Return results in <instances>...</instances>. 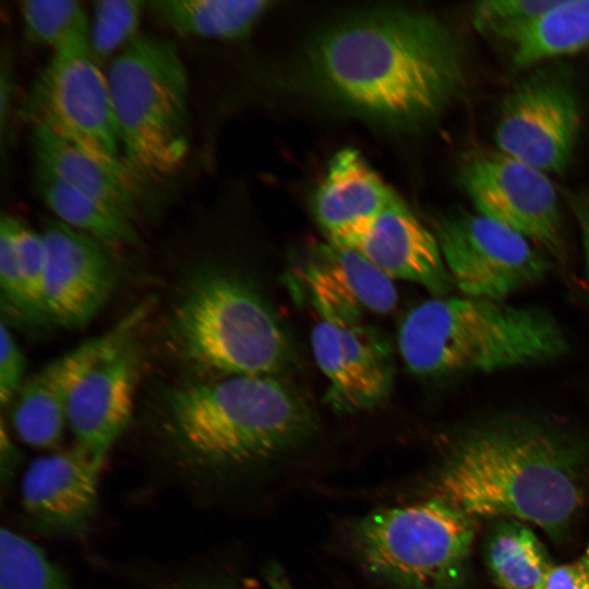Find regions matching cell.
<instances>
[{"label":"cell","instance_id":"obj_1","mask_svg":"<svg viewBox=\"0 0 589 589\" xmlns=\"http://www.w3.org/2000/svg\"><path fill=\"white\" fill-rule=\"evenodd\" d=\"M312 87L366 118L418 127L438 117L466 83L457 35L429 13L372 10L335 22L308 45Z\"/></svg>","mask_w":589,"mask_h":589},{"label":"cell","instance_id":"obj_2","mask_svg":"<svg viewBox=\"0 0 589 589\" xmlns=\"http://www.w3.org/2000/svg\"><path fill=\"white\" fill-rule=\"evenodd\" d=\"M589 470V436L550 417L488 414L466 426L433 481V497L477 518L536 524L553 539L569 529Z\"/></svg>","mask_w":589,"mask_h":589},{"label":"cell","instance_id":"obj_3","mask_svg":"<svg viewBox=\"0 0 589 589\" xmlns=\"http://www.w3.org/2000/svg\"><path fill=\"white\" fill-rule=\"evenodd\" d=\"M314 429L305 401L275 376L176 384L159 402L158 433L187 476L211 480L296 445Z\"/></svg>","mask_w":589,"mask_h":589},{"label":"cell","instance_id":"obj_4","mask_svg":"<svg viewBox=\"0 0 589 589\" xmlns=\"http://www.w3.org/2000/svg\"><path fill=\"white\" fill-rule=\"evenodd\" d=\"M398 348L411 373L446 377L551 362L566 353L568 340L557 320L541 308L444 296L407 314Z\"/></svg>","mask_w":589,"mask_h":589},{"label":"cell","instance_id":"obj_5","mask_svg":"<svg viewBox=\"0 0 589 589\" xmlns=\"http://www.w3.org/2000/svg\"><path fill=\"white\" fill-rule=\"evenodd\" d=\"M167 337L183 364L211 378L274 376L288 358L287 337L261 294L214 264L197 265L183 280Z\"/></svg>","mask_w":589,"mask_h":589},{"label":"cell","instance_id":"obj_6","mask_svg":"<svg viewBox=\"0 0 589 589\" xmlns=\"http://www.w3.org/2000/svg\"><path fill=\"white\" fill-rule=\"evenodd\" d=\"M122 159L139 181L178 171L189 152V76L175 44L139 35L105 71Z\"/></svg>","mask_w":589,"mask_h":589},{"label":"cell","instance_id":"obj_7","mask_svg":"<svg viewBox=\"0 0 589 589\" xmlns=\"http://www.w3.org/2000/svg\"><path fill=\"white\" fill-rule=\"evenodd\" d=\"M476 521L432 497L366 515L351 540L368 572L384 580L406 589H456L468 570Z\"/></svg>","mask_w":589,"mask_h":589},{"label":"cell","instance_id":"obj_8","mask_svg":"<svg viewBox=\"0 0 589 589\" xmlns=\"http://www.w3.org/2000/svg\"><path fill=\"white\" fill-rule=\"evenodd\" d=\"M22 113L32 128L45 129L107 161L124 164L107 76L88 41L52 52L35 77Z\"/></svg>","mask_w":589,"mask_h":589},{"label":"cell","instance_id":"obj_9","mask_svg":"<svg viewBox=\"0 0 589 589\" xmlns=\"http://www.w3.org/2000/svg\"><path fill=\"white\" fill-rule=\"evenodd\" d=\"M581 127V106L566 70L537 67L506 94L494 130L497 149L549 172L564 171Z\"/></svg>","mask_w":589,"mask_h":589},{"label":"cell","instance_id":"obj_10","mask_svg":"<svg viewBox=\"0 0 589 589\" xmlns=\"http://www.w3.org/2000/svg\"><path fill=\"white\" fill-rule=\"evenodd\" d=\"M435 236L454 287L466 297L506 301L550 268L530 240L477 212L443 218Z\"/></svg>","mask_w":589,"mask_h":589},{"label":"cell","instance_id":"obj_11","mask_svg":"<svg viewBox=\"0 0 589 589\" xmlns=\"http://www.w3.org/2000/svg\"><path fill=\"white\" fill-rule=\"evenodd\" d=\"M477 213L515 230L556 260L566 256L562 213L548 173L502 152H482L462 167Z\"/></svg>","mask_w":589,"mask_h":589},{"label":"cell","instance_id":"obj_12","mask_svg":"<svg viewBox=\"0 0 589 589\" xmlns=\"http://www.w3.org/2000/svg\"><path fill=\"white\" fill-rule=\"evenodd\" d=\"M151 308V301L139 304L110 330L62 353L25 380L11 413L14 431L23 442L40 448L59 443L75 385L97 362L134 336Z\"/></svg>","mask_w":589,"mask_h":589},{"label":"cell","instance_id":"obj_13","mask_svg":"<svg viewBox=\"0 0 589 589\" xmlns=\"http://www.w3.org/2000/svg\"><path fill=\"white\" fill-rule=\"evenodd\" d=\"M41 235L50 321L65 328L84 326L103 309L117 284L109 248L58 219L47 220Z\"/></svg>","mask_w":589,"mask_h":589},{"label":"cell","instance_id":"obj_14","mask_svg":"<svg viewBox=\"0 0 589 589\" xmlns=\"http://www.w3.org/2000/svg\"><path fill=\"white\" fill-rule=\"evenodd\" d=\"M314 359L329 383L328 400L337 409H371L388 396L394 360L387 340L375 328L322 321L311 334Z\"/></svg>","mask_w":589,"mask_h":589},{"label":"cell","instance_id":"obj_15","mask_svg":"<svg viewBox=\"0 0 589 589\" xmlns=\"http://www.w3.org/2000/svg\"><path fill=\"white\" fill-rule=\"evenodd\" d=\"M140 361L132 337L87 371L70 395L67 423L76 446L99 466L131 420Z\"/></svg>","mask_w":589,"mask_h":589},{"label":"cell","instance_id":"obj_16","mask_svg":"<svg viewBox=\"0 0 589 589\" xmlns=\"http://www.w3.org/2000/svg\"><path fill=\"white\" fill-rule=\"evenodd\" d=\"M100 467L77 446L33 460L22 478L21 495L35 528L59 537L85 532L98 507Z\"/></svg>","mask_w":589,"mask_h":589},{"label":"cell","instance_id":"obj_17","mask_svg":"<svg viewBox=\"0 0 589 589\" xmlns=\"http://www.w3.org/2000/svg\"><path fill=\"white\" fill-rule=\"evenodd\" d=\"M302 279L322 321L354 324L364 313L387 314L397 304L389 277L359 252L332 242L310 255Z\"/></svg>","mask_w":589,"mask_h":589},{"label":"cell","instance_id":"obj_18","mask_svg":"<svg viewBox=\"0 0 589 589\" xmlns=\"http://www.w3.org/2000/svg\"><path fill=\"white\" fill-rule=\"evenodd\" d=\"M390 279L414 283L434 297L454 288L436 236L395 196L351 248Z\"/></svg>","mask_w":589,"mask_h":589},{"label":"cell","instance_id":"obj_19","mask_svg":"<svg viewBox=\"0 0 589 589\" xmlns=\"http://www.w3.org/2000/svg\"><path fill=\"white\" fill-rule=\"evenodd\" d=\"M395 196L357 149L344 148L332 158L313 209L329 242L351 249Z\"/></svg>","mask_w":589,"mask_h":589},{"label":"cell","instance_id":"obj_20","mask_svg":"<svg viewBox=\"0 0 589 589\" xmlns=\"http://www.w3.org/2000/svg\"><path fill=\"white\" fill-rule=\"evenodd\" d=\"M35 166L127 217L136 214L137 180L124 164L101 159L45 129L33 128Z\"/></svg>","mask_w":589,"mask_h":589},{"label":"cell","instance_id":"obj_21","mask_svg":"<svg viewBox=\"0 0 589 589\" xmlns=\"http://www.w3.org/2000/svg\"><path fill=\"white\" fill-rule=\"evenodd\" d=\"M502 40L513 65L524 70L589 48V0H560Z\"/></svg>","mask_w":589,"mask_h":589},{"label":"cell","instance_id":"obj_22","mask_svg":"<svg viewBox=\"0 0 589 589\" xmlns=\"http://www.w3.org/2000/svg\"><path fill=\"white\" fill-rule=\"evenodd\" d=\"M268 1L155 0L147 2L153 17L172 32L193 37H244L267 10Z\"/></svg>","mask_w":589,"mask_h":589},{"label":"cell","instance_id":"obj_23","mask_svg":"<svg viewBox=\"0 0 589 589\" xmlns=\"http://www.w3.org/2000/svg\"><path fill=\"white\" fill-rule=\"evenodd\" d=\"M483 556L503 589H534L553 566L538 537L515 518L493 519L484 536Z\"/></svg>","mask_w":589,"mask_h":589},{"label":"cell","instance_id":"obj_24","mask_svg":"<svg viewBox=\"0 0 589 589\" xmlns=\"http://www.w3.org/2000/svg\"><path fill=\"white\" fill-rule=\"evenodd\" d=\"M35 181L43 201L61 223L93 237L108 248L139 243L133 219L72 189L37 167Z\"/></svg>","mask_w":589,"mask_h":589},{"label":"cell","instance_id":"obj_25","mask_svg":"<svg viewBox=\"0 0 589 589\" xmlns=\"http://www.w3.org/2000/svg\"><path fill=\"white\" fill-rule=\"evenodd\" d=\"M26 37L52 52L88 41L89 22L76 0H24L19 3Z\"/></svg>","mask_w":589,"mask_h":589},{"label":"cell","instance_id":"obj_26","mask_svg":"<svg viewBox=\"0 0 589 589\" xmlns=\"http://www.w3.org/2000/svg\"><path fill=\"white\" fill-rule=\"evenodd\" d=\"M1 589H71L57 564L31 540L11 529L0 534Z\"/></svg>","mask_w":589,"mask_h":589},{"label":"cell","instance_id":"obj_27","mask_svg":"<svg viewBox=\"0 0 589 589\" xmlns=\"http://www.w3.org/2000/svg\"><path fill=\"white\" fill-rule=\"evenodd\" d=\"M146 3L141 0L94 2L88 46L98 64L111 61L139 36L141 16Z\"/></svg>","mask_w":589,"mask_h":589},{"label":"cell","instance_id":"obj_28","mask_svg":"<svg viewBox=\"0 0 589 589\" xmlns=\"http://www.w3.org/2000/svg\"><path fill=\"white\" fill-rule=\"evenodd\" d=\"M0 226L9 232L29 300L44 324L51 323L45 297L46 244L41 232H36L20 219L3 215Z\"/></svg>","mask_w":589,"mask_h":589},{"label":"cell","instance_id":"obj_29","mask_svg":"<svg viewBox=\"0 0 589 589\" xmlns=\"http://www.w3.org/2000/svg\"><path fill=\"white\" fill-rule=\"evenodd\" d=\"M558 2L560 0L481 1L472 9V22L479 31L502 39Z\"/></svg>","mask_w":589,"mask_h":589},{"label":"cell","instance_id":"obj_30","mask_svg":"<svg viewBox=\"0 0 589 589\" xmlns=\"http://www.w3.org/2000/svg\"><path fill=\"white\" fill-rule=\"evenodd\" d=\"M0 288L2 306L26 322L44 324L36 313L19 265L13 241L0 226Z\"/></svg>","mask_w":589,"mask_h":589},{"label":"cell","instance_id":"obj_31","mask_svg":"<svg viewBox=\"0 0 589 589\" xmlns=\"http://www.w3.org/2000/svg\"><path fill=\"white\" fill-rule=\"evenodd\" d=\"M26 358L4 322L0 327V404L14 401L25 380Z\"/></svg>","mask_w":589,"mask_h":589},{"label":"cell","instance_id":"obj_32","mask_svg":"<svg viewBox=\"0 0 589 589\" xmlns=\"http://www.w3.org/2000/svg\"><path fill=\"white\" fill-rule=\"evenodd\" d=\"M534 589H589V573L580 560L553 565Z\"/></svg>","mask_w":589,"mask_h":589},{"label":"cell","instance_id":"obj_33","mask_svg":"<svg viewBox=\"0 0 589 589\" xmlns=\"http://www.w3.org/2000/svg\"><path fill=\"white\" fill-rule=\"evenodd\" d=\"M567 202L577 223L585 262V276L589 290V190L567 192Z\"/></svg>","mask_w":589,"mask_h":589},{"label":"cell","instance_id":"obj_34","mask_svg":"<svg viewBox=\"0 0 589 589\" xmlns=\"http://www.w3.org/2000/svg\"><path fill=\"white\" fill-rule=\"evenodd\" d=\"M21 460V454L11 441L4 423H1L0 432V471L2 484H10Z\"/></svg>","mask_w":589,"mask_h":589},{"label":"cell","instance_id":"obj_35","mask_svg":"<svg viewBox=\"0 0 589 589\" xmlns=\"http://www.w3.org/2000/svg\"><path fill=\"white\" fill-rule=\"evenodd\" d=\"M170 589H233L227 585L203 578H193L176 584Z\"/></svg>","mask_w":589,"mask_h":589},{"label":"cell","instance_id":"obj_36","mask_svg":"<svg viewBox=\"0 0 589 589\" xmlns=\"http://www.w3.org/2000/svg\"><path fill=\"white\" fill-rule=\"evenodd\" d=\"M580 561L582 562V564L585 565V567L587 568V570L589 573V544L587 545V548L585 550V554H584V556L581 557Z\"/></svg>","mask_w":589,"mask_h":589},{"label":"cell","instance_id":"obj_37","mask_svg":"<svg viewBox=\"0 0 589 589\" xmlns=\"http://www.w3.org/2000/svg\"><path fill=\"white\" fill-rule=\"evenodd\" d=\"M276 589H286V588H283V587H279V586H277V588H276Z\"/></svg>","mask_w":589,"mask_h":589}]
</instances>
